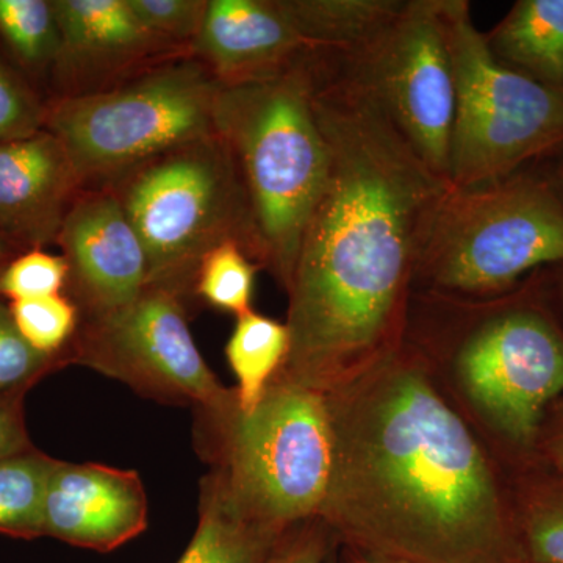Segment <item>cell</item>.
Listing matches in <instances>:
<instances>
[{"mask_svg": "<svg viewBox=\"0 0 563 563\" xmlns=\"http://www.w3.org/2000/svg\"><path fill=\"white\" fill-rule=\"evenodd\" d=\"M282 536L240 514L211 473L202 485L198 528L177 563H263Z\"/></svg>", "mask_w": 563, "mask_h": 563, "instance_id": "obj_18", "label": "cell"}, {"mask_svg": "<svg viewBox=\"0 0 563 563\" xmlns=\"http://www.w3.org/2000/svg\"><path fill=\"white\" fill-rule=\"evenodd\" d=\"M563 263V199L542 163L444 191L426 229L413 291L488 299Z\"/></svg>", "mask_w": 563, "mask_h": 563, "instance_id": "obj_5", "label": "cell"}, {"mask_svg": "<svg viewBox=\"0 0 563 563\" xmlns=\"http://www.w3.org/2000/svg\"><path fill=\"white\" fill-rule=\"evenodd\" d=\"M282 3L310 49L350 57L391 20L402 0H282Z\"/></svg>", "mask_w": 563, "mask_h": 563, "instance_id": "obj_19", "label": "cell"}, {"mask_svg": "<svg viewBox=\"0 0 563 563\" xmlns=\"http://www.w3.org/2000/svg\"><path fill=\"white\" fill-rule=\"evenodd\" d=\"M63 363H68L65 355L41 354L22 339L11 318L9 302L0 299V395L29 390Z\"/></svg>", "mask_w": 563, "mask_h": 563, "instance_id": "obj_28", "label": "cell"}, {"mask_svg": "<svg viewBox=\"0 0 563 563\" xmlns=\"http://www.w3.org/2000/svg\"><path fill=\"white\" fill-rule=\"evenodd\" d=\"M536 276L544 298L563 328V263L539 269Z\"/></svg>", "mask_w": 563, "mask_h": 563, "instance_id": "obj_33", "label": "cell"}, {"mask_svg": "<svg viewBox=\"0 0 563 563\" xmlns=\"http://www.w3.org/2000/svg\"><path fill=\"white\" fill-rule=\"evenodd\" d=\"M68 262V285L87 317L128 306L150 285L139 233L110 188L77 196L57 236Z\"/></svg>", "mask_w": 563, "mask_h": 563, "instance_id": "obj_13", "label": "cell"}, {"mask_svg": "<svg viewBox=\"0 0 563 563\" xmlns=\"http://www.w3.org/2000/svg\"><path fill=\"white\" fill-rule=\"evenodd\" d=\"M184 291L150 284L111 312L85 317L66 351L68 363L131 385L161 401L192 404L206 415L225 412L236 395L222 387L192 340Z\"/></svg>", "mask_w": 563, "mask_h": 563, "instance_id": "obj_10", "label": "cell"}, {"mask_svg": "<svg viewBox=\"0 0 563 563\" xmlns=\"http://www.w3.org/2000/svg\"><path fill=\"white\" fill-rule=\"evenodd\" d=\"M128 3L147 31L190 52L209 0H128Z\"/></svg>", "mask_w": 563, "mask_h": 563, "instance_id": "obj_29", "label": "cell"}, {"mask_svg": "<svg viewBox=\"0 0 563 563\" xmlns=\"http://www.w3.org/2000/svg\"><path fill=\"white\" fill-rule=\"evenodd\" d=\"M81 191L65 147L46 129L0 143V236L18 252L57 243Z\"/></svg>", "mask_w": 563, "mask_h": 563, "instance_id": "obj_16", "label": "cell"}, {"mask_svg": "<svg viewBox=\"0 0 563 563\" xmlns=\"http://www.w3.org/2000/svg\"><path fill=\"white\" fill-rule=\"evenodd\" d=\"M532 465L563 474V398L555 401L544 415L537 435Z\"/></svg>", "mask_w": 563, "mask_h": 563, "instance_id": "obj_32", "label": "cell"}, {"mask_svg": "<svg viewBox=\"0 0 563 563\" xmlns=\"http://www.w3.org/2000/svg\"><path fill=\"white\" fill-rule=\"evenodd\" d=\"M420 347L325 391L335 466L320 520L344 544L404 563H523L512 509Z\"/></svg>", "mask_w": 563, "mask_h": 563, "instance_id": "obj_2", "label": "cell"}, {"mask_svg": "<svg viewBox=\"0 0 563 563\" xmlns=\"http://www.w3.org/2000/svg\"><path fill=\"white\" fill-rule=\"evenodd\" d=\"M547 168L551 179H553L555 187L561 192L563 199V150L558 152L554 157L548 158V161L540 162Z\"/></svg>", "mask_w": 563, "mask_h": 563, "instance_id": "obj_35", "label": "cell"}, {"mask_svg": "<svg viewBox=\"0 0 563 563\" xmlns=\"http://www.w3.org/2000/svg\"><path fill=\"white\" fill-rule=\"evenodd\" d=\"M18 332L41 354L66 357V346L79 329V307L65 295L9 302ZM68 362V361H66Z\"/></svg>", "mask_w": 563, "mask_h": 563, "instance_id": "obj_25", "label": "cell"}, {"mask_svg": "<svg viewBox=\"0 0 563 563\" xmlns=\"http://www.w3.org/2000/svg\"><path fill=\"white\" fill-rule=\"evenodd\" d=\"M455 76L448 179L474 187L510 176L563 150V95L493 57L466 0H442Z\"/></svg>", "mask_w": 563, "mask_h": 563, "instance_id": "obj_9", "label": "cell"}, {"mask_svg": "<svg viewBox=\"0 0 563 563\" xmlns=\"http://www.w3.org/2000/svg\"><path fill=\"white\" fill-rule=\"evenodd\" d=\"M103 188L139 233L150 284L185 292L203 255L225 242L239 243L263 268L242 173L217 132L155 155Z\"/></svg>", "mask_w": 563, "mask_h": 563, "instance_id": "obj_6", "label": "cell"}, {"mask_svg": "<svg viewBox=\"0 0 563 563\" xmlns=\"http://www.w3.org/2000/svg\"><path fill=\"white\" fill-rule=\"evenodd\" d=\"M47 102L0 46V143L43 131Z\"/></svg>", "mask_w": 563, "mask_h": 563, "instance_id": "obj_26", "label": "cell"}, {"mask_svg": "<svg viewBox=\"0 0 563 563\" xmlns=\"http://www.w3.org/2000/svg\"><path fill=\"white\" fill-rule=\"evenodd\" d=\"M221 85L192 57L162 63L101 92L47 101L44 129L65 147L84 190L214 132Z\"/></svg>", "mask_w": 563, "mask_h": 563, "instance_id": "obj_8", "label": "cell"}, {"mask_svg": "<svg viewBox=\"0 0 563 563\" xmlns=\"http://www.w3.org/2000/svg\"><path fill=\"white\" fill-rule=\"evenodd\" d=\"M147 510L139 473L55 461L44 496V536L110 553L147 528Z\"/></svg>", "mask_w": 563, "mask_h": 563, "instance_id": "obj_14", "label": "cell"}, {"mask_svg": "<svg viewBox=\"0 0 563 563\" xmlns=\"http://www.w3.org/2000/svg\"><path fill=\"white\" fill-rule=\"evenodd\" d=\"M510 498L523 563H563V474L526 465Z\"/></svg>", "mask_w": 563, "mask_h": 563, "instance_id": "obj_20", "label": "cell"}, {"mask_svg": "<svg viewBox=\"0 0 563 563\" xmlns=\"http://www.w3.org/2000/svg\"><path fill=\"white\" fill-rule=\"evenodd\" d=\"M484 38L507 69L563 95V0H518Z\"/></svg>", "mask_w": 563, "mask_h": 563, "instance_id": "obj_17", "label": "cell"}, {"mask_svg": "<svg viewBox=\"0 0 563 563\" xmlns=\"http://www.w3.org/2000/svg\"><path fill=\"white\" fill-rule=\"evenodd\" d=\"M18 254H21V252H18L14 250V247H11L10 244L7 243L2 236H0V268H2V266L5 265L10 258H13L14 255Z\"/></svg>", "mask_w": 563, "mask_h": 563, "instance_id": "obj_36", "label": "cell"}, {"mask_svg": "<svg viewBox=\"0 0 563 563\" xmlns=\"http://www.w3.org/2000/svg\"><path fill=\"white\" fill-rule=\"evenodd\" d=\"M422 295L443 320H431L420 342L444 347L474 406L532 465L544 415L563 398V328L536 273L496 298Z\"/></svg>", "mask_w": 563, "mask_h": 563, "instance_id": "obj_4", "label": "cell"}, {"mask_svg": "<svg viewBox=\"0 0 563 563\" xmlns=\"http://www.w3.org/2000/svg\"><path fill=\"white\" fill-rule=\"evenodd\" d=\"M206 417L221 433L213 474L240 514L277 533L320 520L335 466L325 391L277 373L252 412Z\"/></svg>", "mask_w": 563, "mask_h": 563, "instance_id": "obj_7", "label": "cell"}, {"mask_svg": "<svg viewBox=\"0 0 563 563\" xmlns=\"http://www.w3.org/2000/svg\"><path fill=\"white\" fill-rule=\"evenodd\" d=\"M328 525L306 521L288 529L263 563H324L329 553Z\"/></svg>", "mask_w": 563, "mask_h": 563, "instance_id": "obj_30", "label": "cell"}, {"mask_svg": "<svg viewBox=\"0 0 563 563\" xmlns=\"http://www.w3.org/2000/svg\"><path fill=\"white\" fill-rule=\"evenodd\" d=\"M314 111L331 166L287 290L290 352L279 373L329 391L406 340L422 239L450 180L343 58L322 63Z\"/></svg>", "mask_w": 563, "mask_h": 563, "instance_id": "obj_1", "label": "cell"}, {"mask_svg": "<svg viewBox=\"0 0 563 563\" xmlns=\"http://www.w3.org/2000/svg\"><path fill=\"white\" fill-rule=\"evenodd\" d=\"M343 65L421 161L450 180L457 91L442 0H402L391 20L361 51L343 57Z\"/></svg>", "mask_w": 563, "mask_h": 563, "instance_id": "obj_11", "label": "cell"}, {"mask_svg": "<svg viewBox=\"0 0 563 563\" xmlns=\"http://www.w3.org/2000/svg\"><path fill=\"white\" fill-rule=\"evenodd\" d=\"M290 352V331L279 322L254 310L236 317L225 357L235 376L236 407L250 413L261 402L266 388L284 368Z\"/></svg>", "mask_w": 563, "mask_h": 563, "instance_id": "obj_21", "label": "cell"}, {"mask_svg": "<svg viewBox=\"0 0 563 563\" xmlns=\"http://www.w3.org/2000/svg\"><path fill=\"white\" fill-rule=\"evenodd\" d=\"M328 57L310 55L272 77L221 87L214 99V132L242 173L263 269L285 290L331 166L314 111V91Z\"/></svg>", "mask_w": 563, "mask_h": 563, "instance_id": "obj_3", "label": "cell"}, {"mask_svg": "<svg viewBox=\"0 0 563 563\" xmlns=\"http://www.w3.org/2000/svg\"><path fill=\"white\" fill-rule=\"evenodd\" d=\"M25 393L0 395V462L33 448L24 421Z\"/></svg>", "mask_w": 563, "mask_h": 563, "instance_id": "obj_31", "label": "cell"}, {"mask_svg": "<svg viewBox=\"0 0 563 563\" xmlns=\"http://www.w3.org/2000/svg\"><path fill=\"white\" fill-rule=\"evenodd\" d=\"M68 277V262L63 255L40 247L24 251L0 268V299L13 302L62 295Z\"/></svg>", "mask_w": 563, "mask_h": 563, "instance_id": "obj_27", "label": "cell"}, {"mask_svg": "<svg viewBox=\"0 0 563 563\" xmlns=\"http://www.w3.org/2000/svg\"><path fill=\"white\" fill-rule=\"evenodd\" d=\"M258 269L261 266L239 243L225 242L203 255L192 290L213 309L240 317L252 310Z\"/></svg>", "mask_w": 563, "mask_h": 563, "instance_id": "obj_24", "label": "cell"}, {"mask_svg": "<svg viewBox=\"0 0 563 563\" xmlns=\"http://www.w3.org/2000/svg\"><path fill=\"white\" fill-rule=\"evenodd\" d=\"M314 54L282 0H209L190 47L221 87L272 77Z\"/></svg>", "mask_w": 563, "mask_h": 563, "instance_id": "obj_15", "label": "cell"}, {"mask_svg": "<svg viewBox=\"0 0 563 563\" xmlns=\"http://www.w3.org/2000/svg\"><path fill=\"white\" fill-rule=\"evenodd\" d=\"M340 563H404L387 555L372 553V551L362 550V548L344 544L342 561Z\"/></svg>", "mask_w": 563, "mask_h": 563, "instance_id": "obj_34", "label": "cell"}, {"mask_svg": "<svg viewBox=\"0 0 563 563\" xmlns=\"http://www.w3.org/2000/svg\"><path fill=\"white\" fill-rule=\"evenodd\" d=\"M0 46L33 85L51 80L60 49L52 0H0Z\"/></svg>", "mask_w": 563, "mask_h": 563, "instance_id": "obj_22", "label": "cell"}, {"mask_svg": "<svg viewBox=\"0 0 563 563\" xmlns=\"http://www.w3.org/2000/svg\"><path fill=\"white\" fill-rule=\"evenodd\" d=\"M60 49L52 99L110 90L190 52L147 31L128 0H52Z\"/></svg>", "mask_w": 563, "mask_h": 563, "instance_id": "obj_12", "label": "cell"}, {"mask_svg": "<svg viewBox=\"0 0 563 563\" xmlns=\"http://www.w3.org/2000/svg\"><path fill=\"white\" fill-rule=\"evenodd\" d=\"M54 463L35 448L0 462V533L27 540L44 536V496Z\"/></svg>", "mask_w": 563, "mask_h": 563, "instance_id": "obj_23", "label": "cell"}]
</instances>
